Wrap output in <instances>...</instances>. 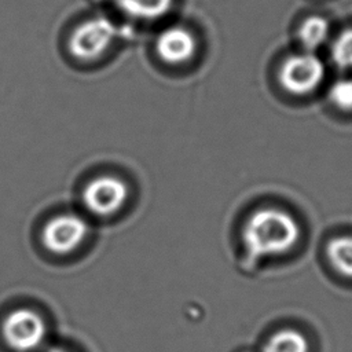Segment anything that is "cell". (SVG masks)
I'll list each match as a JSON object with an SVG mask.
<instances>
[{
  "mask_svg": "<svg viewBox=\"0 0 352 352\" xmlns=\"http://www.w3.org/2000/svg\"><path fill=\"white\" fill-rule=\"evenodd\" d=\"M242 234L249 254L263 258L289 252L300 238V226L286 210L263 208L248 219Z\"/></svg>",
  "mask_w": 352,
  "mask_h": 352,
  "instance_id": "6da1fadb",
  "label": "cell"
},
{
  "mask_svg": "<svg viewBox=\"0 0 352 352\" xmlns=\"http://www.w3.org/2000/svg\"><path fill=\"white\" fill-rule=\"evenodd\" d=\"M89 232L88 221L72 212L51 217L41 230L44 248L56 256H66L78 249Z\"/></svg>",
  "mask_w": 352,
  "mask_h": 352,
  "instance_id": "7a4b0ae2",
  "label": "cell"
},
{
  "mask_svg": "<svg viewBox=\"0 0 352 352\" xmlns=\"http://www.w3.org/2000/svg\"><path fill=\"white\" fill-rule=\"evenodd\" d=\"M1 331L6 342L16 352L37 349L47 337L44 319L38 312L29 308L11 311L1 324Z\"/></svg>",
  "mask_w": 352,
  "mask_h": 352,
  "instance_id": "3957f363",
  "label": "cell"
},
{
  "mask_svg": "<svg viewBox=\"0 0 352 352\" xmlns=\"http://www.w3.org/2000/svg\"><path fill=\"white\" fill-rule=\"evenodd\" d=\"M129 188L126 183L113 175H100L91 179L82 190L85 209L98 217L113 216L126 204Z\"/></svg>",
  "mask_w": 352,
  "mask_h": 352,
  "instance_id": "277c9868",
  "label": "cell"
},
{
  "mask_svg": "<svg viewBox=\"0 0 352 352\" xmlns=\"http://www.w3.org/2000/svg\"><path fill=\"white\" fill-rule=\"evenodd\" d=\"M116 38L114 25L102 16L80 23L69 38L70 54L80 60H95L102 56Z\"/></svg>",
  "mask_w": 352,
  "mask_h": 352,
  "instance_id": "5b68a950",
  "label": "cell"
},
{
  "mask_svg": "<svg viewBox=\"0 0 352 352\" xmlns=\"http://www.w3.org/2000/svg\"><path fill=\"white\" fill-rule=\"evenodd\" d=\"M324 65L314 52L289 56L279 72L282 87L294 95H305L316 89L324 78Z\"/></svg>",
  "mask_w": 352,
  "mask_h": 352,
  "instance_id": "8992f818",
  "label": "cell"
},
{
  "mask_svg": "<svg viewBox=\"0 0 352 352\" xmlns=\"http://www.w3.org/2000/svg\"><path fill=\"white\" fill-rule=\"evenodd\" d=\"M197 50L192 33L180 26L164 29L155 40L157 55L168 65H182L190 60Z\"/></svg>",
  "mask_w": 352,
  "mask_h": 352,
  "instance_id": "52a82bcc",
  "label": "cell"
},
{
  "mask_svg": "<svg viewBox=\"0 0 352 352\" xmlns=\"http://www.w3.org/2000/svg\"><path fill=\"white\" fill-rule=\"evenodd\" d=\"M173 0H117L118 7L129 16L138 19H157L172 7Z\"/></svg>",
  "mask_w": 352,
  "mask_h": 352,
  "instance_id": "ba28073f",
  "label": "cell"
},
{
  "mask_svg": "<svg viewBox=\"0 0 352 352\" xmlns=\"http://www.w3.org/2000/svg\"><path fill=\"white\" fill-rule=\"evenodd\" d=\"M329 21L320 15L308 16L298 29V40L305 50L312 52L319 48L329 36Z\"/></svg>",
  "mask_w": 352,
  "mask_h": 352,
  "instance_id": "9c48e42d",
  "label": "cell"
},
{
  "mask_svg": "<svg viewBox=\"0 0 352 352\" xmlns=\"http://www.w3.org/2000/svg\"><path fill=\"white\" fill-rule=\"evenodd\" d=\"M327 256L331 265L344 276L352 278V236L333 238L327 245Z\"/></svg>",
  "mask_w": 352,
  "mask_h": 352,
  "instance_id": "30bf717a",
  "label": "cell"
},
{
  "mask_svg": "<svg viewBox=\"0 0 352 352\" xmlns=\"http://www.w3.org/2000/svg\"><path fill=\"white\" fill-rule=\"evenodd\" d=\"M263 352H308V341L300 331L285 329L268 338Z\"/></svg>",
  "mask_w": 352,
  "mask_h": 352,
  "instance_id": "8fae6325",
  "label": "cell"
},
{
  "mask_svg": "<svg viewBox=\"0 0 352 352\" xmlns=\"http://www.w3.org/2000/svg\"><path fill=\"white\" fill-rule=\"evenodd\" d=\"M331 59L341 69H352V28L341 32L333 41Z\"/></svg>",
  "mask_w": 352,
  "mask_h": 352,
  "instance_id": "7c38bea8",
  "label": "cell"
},
{
  "mask_svg": "<svg viewBox=\"0 0 352 352\" xmlns=\"http://www.w3.org/2000/svg\"><path fill=\"white\" fill-rule=\"evenodd\" d=\"M331 103L344 111H352V78L336 80L329 89Z\"/></svg>",
  "mask_w": 352,
  "mask_h": 352,
  "instance_id": "4fadbf2b",
  "label": "cell"
},
{
  "mask_svg": "<svg viewBox=\"0 0 352 352\" xmlns=\"http://www.w3.org/2000/svg\"><path fill=\"white\" fill-rule=\"evenodd\" d=\"M48 352H67V351H63V349H59V348H55V349H50Z\"/></svg>",
  "mask_w": 352,
  "mask_h": 352,
  "instance_id": "5bb4252c",
  "label": "cell"
}]
</instances>
